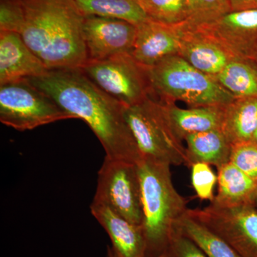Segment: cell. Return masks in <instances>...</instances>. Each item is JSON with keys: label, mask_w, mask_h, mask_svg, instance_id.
<instances>
[{"label": "cell", "mask_w": 257, "mask_h": 257, "mask_svg": "<svg viewBox=\"0 0 257 257\" xmlns=\"http://www.w3.org/2000/svg\"><path fill=\"white\" fill-rule=\"evenodd\" d=\"M81 69L96 86L125 106L135 105L152 96L147 67L132 55L88 60Z\"/></svg>", "instance_id": "obj_7"}, {"label": "cell", "mask_w": 257, "mask_h": 257, "mask_svg": "<svg viewBox=\"0 0 257 257\" xmlns=\"http://www.w3.org/2000/svg\"><path fill=\"white\" fill-rule=\"evenodd\" d=\"M176 229L192 240L207 257H240L222 238L187 211L177 221Z\"/></svg>", "instance_id": "obj_21"}, {"label": "cell", "mask_w": 257, "mask_h": 257, "mask_svg": "<svg viewBox=\"0 0 257 257\" xmlns=\"http://www.w3.org/2000/svg\"><path fill=\"white\" fill-rule=\"evenodd\" d=\"M107 257H118L115 254L114 251H113L112 248H111V246H108L107 248ZM157 257H169L168 253H167V251H165V252L160 254V256Z\"/></svg>", "instance_id": "obj_31"}, {"label": "cell", "mask_w": 257, "mask_h": 257, "mask_svg": "<svg viewBox=\"0 0 257 257\" xmlns=\"http://www.w3.org/2000/svg\"><path fill=\"white\" fill-rule=\"evenodd\" d=\"M160 102L174 133L183 142L193 134L222 128L226 105L189 106L184 109L175 103Z\"/></svg>", "instance_id": "obj_16"}, {"label": "cell", "mask_w": 257, "mask_h": 257, "mask_svg": "<svg viewBox=\"0 0 257 257\" xmlns=\"http://www.w3.org/2000/svg\"><path fill=\"white\" fill-rule=\"evenodd\" d=\"M138 167L147 257H157L167 249L188 202L174 185L170 164L143 158Z\"/></svg>", "instance_id": "obj_3"}, {"label": "cell", "mask_w": 257, "mask_h": 257, "mask_svg": "<svg viewBox=\"0 0 257 257\" xmlns=\"http://www.w3.org/2000/svg\"><path fill=\"white\" fill-rule=\"evenodd\" d=\"M214 78L234 98H257V63L252 59L235 57Z\"/></svg>", "instance_id": "obj_20"}, {"label": "cell", "mask_w": 257, "mask_h": 257, "mask_svg": "<svg viewBox=\"0 0 257 257\" xmlns=\"http://www.w3.org/2000/svg\"><path fill=\"white\" fill-rule=\"evenodd\" d=\"M187 213L219 235L240 257H257V207H219L209 204Z\"/></svg>", "instance_id": "obj_9"}, {"label": "cell", "mask_w": 257, "mask_h": 257, "mask_svg": "<svg viewBox=\"0 0 257 257\" xmlns=\"http://www.w3.org/2000/svg\"><path fill=\"white\" fill-rule=\"evenodd\" d=\"M187 22L171 25L149 20L137 26L133 52L135 60L144 67H150L167 57L179 55Z\"/></svg>", "instance_id": "obj_12"}, {"label": "cell", "mask_w": 257, "mask_h": 257, "mask_svg": "<svg viewBox=\"0 0 257 257\" xmlns=\"http://www.w3.org/2000/svg\"><path fill=\"white\" fill-rule=\"evenodd\" d=\"M251 59H252V60H254L255 62H256L257 63V50H256V52H255L254 55H253L252 58H251Z\"/></svg>", "instance_id": "obj_32"}, {"label": "cell", "mask_w": 257, "mask_h": 257, "mask_svg": "<svg viewBox=\"0 0 257 257\" xmlns=\"http://www.w3.org/2000/svg\"><path fill=\"white\" fill-rule=\"evenodd\" d=\"M48 71L20 34L0 32V85L39 77Z\"/></svg>", "instance_id": "obj_14"}, {"label": "cell", "mask_w": 257, "mask_h": 257, "mask_svg": "<svg viewBox=\"0 0 257 257\" xmlns=\"http://www.w3.org/2000/svg\"><path fill=\"white\" fill-rule=\"evenodd\" d=\"M179 55L198 70L213 77L236 57L222 44L188 21L181 39Z\"/></svg>", "instance_id": "obj_13"}, {"label": "cell", "mask_w": 257, "mask_h": 257, "mask_svg": "<svg viewBox=\"0 0 257 257\" xmlns=\"http://www.w3.org/2000/svg\"><path fill=\"white\" fill-rule=\"evenodd\" d=\"M252 142L257 143V131L256 134H255L254 137H253Z\"/></svg>", "instance_id": "obj_33"}, {"label": "cell", "mask_w": 257, "mask_h": 257, "mask_svg": "<svg viewBox=\"0 0 257 257\" xmlns=\"http://www.w3.org/2000/svg\"><path fill=\"white\" fill-rule=\"evenodd\" d=\"M150 20L171 25L189 21L185 0H136Z\"/></svg>", "instance_id": "obj_23"}, {"label": "cell", "mask_w": 257, "mask_h": 257, "mask_svg": "<svg viewBox=\"0 0 257 257\" xmlns=\"http://www.w3.org/2000/svg\"><path fill=\"white\" fill-rule=\"evenodd\" d=\"M138 28L124 20L85 16L83 35L88 60H102L114 56L132 55Z\"/></svg>", "instance_id": "obj_10"}, {"label": "cell", "mask_w": 257, "mask_h": 257, "mask_svg": "<svg viewBox=\"0 0 257 257\" xmlns=\"http://www.w3.org/2000/svg\"><path fill=\"white\" fill-rule=\"evenodd\" d=\"M185 1L187 3V7H188L189 15H190L188 22H190L192 18H194V14H195V0H185Z\"/></svg>", "instance_id": "obj_30"}, {"label": "cell", "mask_w": 257, "mask_h": 257, "mask_svg": "<svg viewBox=\"0 0 257 257\" xmlns=\"http://www.w3.org/2000/svg\"><path fill=\"white\" fill-rule=\"evenodd\" d=\"M124 114L143 158L189 167L184 142L174 133L160 101L151 96L126 106Z\"/></svg>", "instance_id": "obj_5"}, {"label": "cell", "mask_w": 257, "mask_h": 257, "mask_svg": "<svg viewBox=\"0 0 257 257\" xmlns=\"http://www.w3.org/2000/svg\"><path fill=\"white\" fill-rule=\"evenodd\" d=\"M195 14L189 22L192 26L210 23L231 12L228 0H195Z\"/></svg>", "instance_id": "obj_26"}, {"label": "cell", "mask_w": 257, "mask_h": 257, "mask_svg": "<svg viewBox=\"0 0 257 257\" xmlns=\"http://www.w3.org/2000/svg\"><path fill=\"white\" fill-rule=\"evenodd\" d=\"M189 167L204 162L219 168L228 163L232 145L221 130L193 134L184 139Z\"/></svg>", "instance_id": "obj_18"}, {"label": "cell", "mask_w": 257, "mask_h": 257, "mask_svg": "<svg viewBox=\"0 0 257 257\" xmlns=\"http://www.w3.org/2000/svg\"><path fill=\"white\" fill-rule=\"evenodd\" d=\"M24 23L20 35L49 70L82 68L87 62L84 15L75 0H19Z\"/></svg>", "instance_id": "obj_2"}, {"label": "cell", "mask_w": 257, "mask_h": 257, "mask_svg": "<svg viewBox=\"0 0 257 257\" xmlns=\"http://www.w3.org/2000/svg\"><path fill=\"white\" fill-rule=\"evenodd\" d=\"M221 131L231 145L252 141L257 131V98H235L226 104Z\"/></svg>", "instance_id": "obj_19"}, {"label": "cell", "mask_w": 257, "mask_h": 257, "mask_svg": "<svg viewBox=\"0 0 257 257\" xmlns=\"http://www.w3.org/2000/svg\"><path fill=\"white\" fill-rule=\"evenodd\" d=\"M28 79L64 111L85 121L106 157L136 164L143 159L126 122V106L96 86L81 68L52 69Z\"/></svg>", "instance_id": "obj_1"}, {"label": "cell", "mask_w": 257, "mask_h": 257, "mask_svg": "<svg viewBox=\"0 0 257 257\" xmlns=\"http://www.w3.org/2000/svg\"><path fill=\"white\" fill-rule=\"evenodd\" d=\"M91 213L103 226L111 241V248L118 257H147L143 226L130 222L111 208L92 202Z\"/></svg>", "instance_id": "obj_15"}, {"label": "cell", "mask_w": 257, "mask_h": 257, "mask_svg": "<svg viewBox=\"0 0 257 257\" xmlns=\"http://www.w3.org/2000/svg\"><path fill=\"white\" fill-rule=\"evenodd\" d=\"M93 202L107 206L133 224L143 225L138 164L105 157L98 174Z\"/></svg>", "instance_id": "obj_8"}, {"label": "cell", "mask_w": 257, "mask_h": 257, "mask_svg": "<svg viewBox=\"0 0 257 257\" xmlns=\"http://www.w3.org/2000/svg\"><path fill=\"white\" fill-rule=\"evenodd\" d=\"M229 162L257 182V143L233 145Z\"/></svg>", "instance_id": "obj_25"}, {"label": "cell", "mask_w": 257, "mask_h": 257, "mask_svg": "<svg viewBox=\"0 0 257 257\" xmlns=\"http://www.w3.org/2000/svg\"><path fill=\"white\" fill-rule=\"evenodd\" d=\"M23 23V10L19 0H0V32L20 34Z\"/></svg>", "instance_id": "obj_27"}, {"label": "cell", "mask_w": 257, "mask_h": 257, "mask_svg": "<svg viewBox=\"0 0 257 257\" xmlns=\"http://www.w3.org/2000/svg\"><path fill=\"white\" fill-rule=\"evenodd\" d=\"M254 205H255V207H257V196H256V200H255Z\"/></svg>", "instance_id": "obj_34"}, {"label": "cell", "mask_w": 257, "mask_h": 257, "mask_svg": "<svg viewBox=\"0 0 257 257\" xmlns=\"http://www.w3.org/2000/svg\"><path fill=\"white\" fill-rule=\"evenodd\" d=\"M84 16L124 20L138 26L150 20L136 0H75Z\"/></svg>", "instance_id": "obj_22"}, {"label": "cell", "mask_w": 257, "mask_h": 257, "mask_svg": "<svg viewBox=\"0 0 257 257\" xmlns=\"http://www.w3.org/2000/svg\"><path fill=\"white\" fill-rule=\"evenodd\" d=\"M76 119L28 79L0 85V121L19 130Z\"/></svg>", "instance_id": "obj_6"}, {"label": "cell", "mask_w": 257, "mask_h": 257, "mask_svg": "<svg viewBox=\"0 0 257 257\" xmlns=\"http://www.w3.org/2000/svg\"><path fill=\"white\" fill-rule=\"evenodd\" d=\"M166 251L169 257H207L192 240L177 229L171 236Z\"/></svg>", "instance_id": "obj_28"}, {"label": "cell", "mask_w": 257, "mask_h": 257, "mask_svg": "<svg viewBox=\"0 0 257 257\" xmlns=\"http://www.w3.org/2000/svg\"><path fill=\"white\" fill-rule=\"evenodd\" d=\"M231 11L257 9V0H228Z\"/></svg>", "instance_id": "obj_29"}, {"label": "cell", "mask_w": 257, "mask_h": 257, "mask_svg": "<svg viewBox=\"0 0 257 257\" xmlns=\"http://www.w3.org/2000/svg\"><path fill=\"white\" fill-rule=\"evenodd\" d=\"M194 27L236 57L251 59L257 50V9L231 11L210 23Z\"/></svg>", "instance_id": "obj_11"}, {"label": "cell", "mask_w": 257, "mask_h": 257, "mask_svg": "<svg viewBox=\"0 0 257 257\" xmlns=\"http://www.w3.org/2000/svg\"><path fill=\"white\" fill-rule=\"evenodd\" d=\"M191 168V179L196 195L200 200L212 202L215 197L214 188L217 184V175L211 165L204 162H196Z\"/></svg>", "instance_id": "obj_24"}, {"label": "cell", "mask_w": 257, "mask_h": 257, "mask_svg": "<svg viewBox=\"0 0 257 257\" xmlns=\"http://www.w3.org/2000/svg\"><path fill=\"white\" fill-rule=\"evenodd\" d=\"M217 193L210 204L219 207L254 205L256 181L230 162L217 168Z\"/></svg>", "instance_id": "obj_17"}, {"label": "cell", "mask_w": 257, "mask_h": 257, "mask_svg": "<svg viewBox=\"0 0 257 257\" xmlns=\"http://www.w3.org/2000/svg\"><path fill=\"white\" fill-rule=\"evenodd\" d=\"M147 69L152 96L161 102L226 105L235 99L214 77L198 70L180 55L170 56Z\"/></svg>", "instance_id": "obj_4"}]
</instances>
